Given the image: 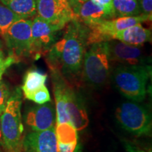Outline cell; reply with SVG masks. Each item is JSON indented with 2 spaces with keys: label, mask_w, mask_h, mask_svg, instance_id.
I'll return each instance as SVG.
<instances>
[{
  "label": "cell",
  "mask_w": 152,
  "mask_h": 152,
  "mask_svg": "<svg viewBox=\"0 0 152 152\" xmlns=\"http://www.w3.org/2000/svg\"><path fill=\"white\" fill-rule=\"evenodd\" d=\"M65 28L62 37L45 56L50 71H56L65 78L73 79L81 73L84 55L89 46L90 30L78 20H71Z\"/></svg>",
  "instance_id": "obj_1"
},
{
  "label": "cell",
  "mask_w": 152,
  "mask_h": 152,
  "mask_svg": "<svg viewBox=\"0 0 152 152\" xmlns=\"http://www.w3.org/2000/svg\"><path fill=\"white\" fill-rule=\"evenodd\" d=\"M151 75V66H117L113 70V80L117 90L128 99L142 102L147 95V85Z\"/></svg>",
  "instance_id": "obj_2"
},
{
  "label": "cell",
  "mask_w": 152,
  "mask_h": 152,
  "mask_svg": "<svg viewBox=\"0 0 152 152\" xmlns=\"http://www.w3.org/2000/svg\"><path fill=\"white\" fill-rule=\"evenodd\" d=\"M108 42L89 45L85 53L80 75L87 85L99 88L109 81L111 73Z\"/></svg>",
  "instance_id": "obj_3"
},
{
  "label": "cell",
  "mask_w": 152,
  "mask_h": 152,
  "mask_svg": "<svg viewBox=\"0 0 152 152\" xmlns=\"http://www.w3.org/2000/svg\"><path fill=\"white\" fill-rule=\"evenodd\" d=\"M21 92L19 89L11 94L1 114V126L6 151L20 149L23 139L21 116Z\"/></svg>",
  "instance_id": "obj_4"
},
{
  "label": "cell",
  "mask_w": 152,
  "mask_h": 152,
  "mask_svg": "<svg viewBox=\"0 0 152 152\" xmlns=\"http://www.w3.org/2000/svg\"><path fill=\"white\" fill-rule=\"evenodd\" d=\"M115 116L121 128L132 135H151V112L138 102L131 101L120 104L115 109Z\"/></svg>",
  "instance_id": "obj_5"
},
{
  "label": "cell",
  "mask_w": 152,
  "mask_h": 152,
  "mask_svg": "<svg viewBox=\"0 0 152 152\" xmlns=\"http://www.w3.org/2000/svg\"><path fill=\"white\" fill-rule=\"evenodd\" d=\"M151 21V17L141 14L136 16L115 17L104 19L94 25L89 26L88 45L109 42L118 32L143 22Z\"/></svg>",
  "instance_id": "obj_6"
},
{
  "label": "cell",
  "mask_w": 152,
  "mask_h": 152,
  "mask_svg": "<svg viewBox=\"0 0 152 152\" xmlns=\"http://www.w3.org/2000/svg\"><path fill=\"white\" fill-rule=\"evenodd\" d=\"M32 20L21 18L15 21L3 38L10 49L11 56H31Z\"/></svg>",
  "instance_id": "obj_7"
},
{
  "label": "cell",
  "mask_w": 152,
  "mask_h": 152,
  "mask_svg": "<svg viewBox=\"0 0 152 152\" xmlns=\"http://www.w3.org/2000/svg\"><path fill=\"white\" fill-rule=\"evenodd\" d=\"M63 29L45 21L39 16L32 20L31 56L35 58L45 55L57 41L58 33Z\"/></svg>",
  "instance_id": "obj_8"
},
{
  "label": "cell",
  "mask_w": 152,
  "mask_h": 152,
  "mask_svg": "<svg viewBox=\"0 0 152 152\" xmlns=\"http://www.w3.org/2000/svg\"><path fill=\"white\" fill-rule=\"evenodd\" d=\"M112 62L125 66L149 65L151 58L147 56L141 47L128 45L115 39L108 42Z\"/></svg>",
  "instance_id": "obj_9"
},
{
  "label": "cell",
  "mask_w": 152,
  "mask_h": 152,
  "mask_svg": "<svg viewBox=\"0 0 152 152\" xmlns=\"http://www.w3.org/2000/svg\"><path fill=\"white\" fill-rule=\"evenodd\" d=\"M25 122L32 131L41 132L55 128L56 111L52 102L32 106L26 112Z\"/></svg>",
  "instance_id": "obj_10"
},
{
  "label": "cell",
  "mask_w": 152,
  "mask_h": 152,
  "mask_svg": "<svg viewBox=\"0 0 152 152\" xmlns=\"http://www.w3.org/2000/svg\"><path fill=\"white\" fill-rule=\"evenodd\" d=\"M66 109L71 123L77 132L86 129L89 124L87 108L82 96L71 86L67 81L65 87Z\"/></svg>",
  "instance_id": "obj_11"
},
{
  "label": "cell",
  "mask_w": 152,
  "mask_h": 152,
  "mask_svg": "<svg viewBox=\"0 0 152 152\" xmlns=\"http://www.w3.org/2000/svg\"><path fill=\"white\" fill-rule=\"evenodd\" d=\"M20 149L23 152H58L55 128L28 133L23 137Z\"/></svg>",
  "instance_id": "obj_12"
},
{
  "label": "cell",
  "mask_w": 152,
  "mask_h": 152,
  "mask_svg": "<svg viewBox=\"0 0 152 152\" xmlns=\"http://www.w3.org/2000/svg\"><path fill=\"white\" fill-rule=\"evenodd\" d=\"M37 13L45 21L64 28L73 19L56 0H37Z\"/></svg>",
  "instance_id": "obj_13"
},
{
  "label": "cell",
  "mask_w": 152,
  "mask_h": 152,
  "mask_svg": "<svg viewBox=\"0 0 152 152\" xmlns=\"http://www.w3.org/2000/svg\"><path fill=\"white\" fill-rule=\"evenodd\" d=\"M151 30L143 27L142 23H138L118 32L112 39L133 46L142 47L145 43L151 42Z\"/></svg>",
  "instance_id": "obj_14"
},
{
  "label": "cell",
  "mask_w": 152,
  "mask_h": 152,
  "mask_svg": "<svg viewBox=\"0 0 152 152\" xmlns=\"http://www.w3.org/2000/svg\"><path fill=\"white\" fill-rule=\"evenodd\" d=\"M75 14L77 15L78 20L87 27L104 19L110 18L103 9L91 0H86L80 4L75 9Z\"/></svg>",
  "instance_id": "obj_15"
},
{
  "label": "cell",
  "mask_w": 152,
  "mask_h": 152,
  "mask_svg": "<svg viewBox=\"0 0 152 152\" xmlns=\"http://www.w3.org/2000/svg\"><path fill=\"white\" fill-rule=\"evenodd\" d=\"M47 74L40 70L34 68L26 72L23 78L22 91L26 99L30 97L34 92L46 85Z\"/></svg>",
  "instance_id": "obj_16"
},
{
  "label": "cell",
  "mask_w": 152,
  "mask_h": 152,
  "mask_svg": "<svg viewBox=\"0 0 152 152\" xmlns=\"http://www.w3.org/2000/svg\"><path fill=\"white\" fill-rule=\"evenodd\" d=\"M0 1L21 18H29L37 14V0H1Z\"/></svg>",
  "instance_id": "obj_17"
},
{
  "label": "cell",
  "mask_w": 152,
  "mask_h": 152,
  "mask_svg": "<svg viewBox=\"0 0 152 152\" xmlns=\"http://www.w3.org/2000/svg\"><path fill=\"white\" fill-rule=\"evenodd\" d=\"M115 17L136 16L142 14L139 0H113Z\"/></svg>",
  "instance_id": "obj_18"
},
{
  "label": "cell",
  "mask_w": 152,
  "mask_h": 152,
  "mask_svg": "<svg viewBox=\"0 0 152 152\" xmlns=\"http://www.w3.org/2000/svg\"><path fill=\"white\" fill-rule=\"evenodd\" d=\"M21 17L0 1V35L3 38L9 27Z\"/></svg>",
  "instance_id": "obj_19"
},
{
  "label": "cell",
  "mask_w": 152,
  "mask_h": 152,
  "mask_svg": "<svg viewBox=\"0 0 152 152\" xmlns=\"http://www.w3.org/2000/svg\"><path fill=\"white\" fill-rule=\"evenodd\" d=\"M28 100L32 101L37 104H43L47 102H50L51 96L49 90L46 85L41 87L40 89L36 91L33 94L30 95Z\"/></svg>",
  "instance_id": "obj_20"
},
{
  "label": "cell",
  "mask_w": 152,
  "mask_h": 152,
  "mask_svg": "<svg viewBox=\"0 0 152 152\" xmlns=\"http://www.w3.org/2000/svg\"><path fill=\"white\" fill-rule=\"evenodd\" d=\"M10 90L4 82L0 80V114L4 111L10 97Z\"/></svg>",
  "instance_id": "obj_21"
},
{
  "label": "cell",
  "mask_w": 152,
  "mask_h": 152,
  "mask_svg": "<svg viewBox=\"0 0 152 152\" xmlns=\"http://www.w3.org/2000/svg\"><path fill=\"white\" fill-rule=\"evenodd\" d=\"M91 1L103 9L108 16L110 17V18H115L113 0H91Z\"/></svg>",
  "instance_id": "obj_22"
},
{
  "label": "cell",
  "mask_w": 152,
  "mask_h": 152,
  "mask_svg": "<svg viewBox=\"0 0 152 152\" xmlns=\"http://www.w3.org/2000/svg\"><path fill=\"white\" fill-rule=\"evenodd\" d=\"M17 61L16 58L10 55L7 58H5L2 51L0 49V68H8L9 66Z\"/></svg>",
  "instance_id": "obj_23"
},
{
  "label": "cell",
  "mask_w": 152,
  "mask_h": 152,
  "mask_svg": "<svg viewBox=\"0 0 152 152\" xmlns=\"http://www.w3.org/2000/svg\"><path fill=\"white\" fill-rule=\"evenodd\" d=\"M142 14L152 17V0H139Z\"/></svg>",
  "instance_id": "obj_24"
},
{
  "label": "cell",
  "mask_w": 152,
  "mask_h": 152,
  "mask_svg": "<svg viewBox=\"0 0 152 152\" xmlns=\"http://www.w3.org/2000/svg\"><path fill=\"white\" fill-rule=\"evenodd\" d=\"M58 3L60 4L61 6L65 9V11L67 12V14L71 17L73 20H78L76 14L74 13L73 9L71 8V4H70L69 0H56Z\"/></svg>",
  "instance_id": "obj_25"
},
{
  "label": "cell",
  "mask_w": 152,
  "mask_h": 152,
  "mask_svg": "<svg viewBox=\"0 0 152 152\" xmlns=\"http://www.w3.org/2000/svg\"><path fill=\"white\" fill-rule=\"evenodd\" d=\"M123 144L125 152H149L129 141H125Z\"/></svg>",
  "instance_id": "obj_26"
},
{
  "label": "cell",
  "mask_w": 152,
  "mask_h": 152,
  "mask_svg": "<svg viewBox=\"0 0 152 152\" xmlns=\"http://www.w3.org/2000/svg\"><path fill=\"white\" fill-rule=\"evenodd\" d=\"M85 1H86V0H69L70 4H71V8L73 9L74 13H75V9H77V7H78L80 4L84 2ZM76 16H77V15H76Z\"/></svg>",
  "instance_id": "obj_27"
},
{
  "label": "cell",
  "mask_w": 152,
  "mask_h": 152,
  "mask_svg": "<svg viewBox=\"0 0 152 152\" xmlns=\"http://www.w3.org/2000/svg\"><path fill=\"white\" fill-rule=\"evenodd\" d=\"M0 148L3 149L4 150L5 149L4 147V140H3V135H2V132H1V114H0Z\"/></svg>",
  "instance_id": "obj_28"
},
{
  "label": "cell",
  "mask_w": 152,
  "mask_h": 152,
  "mask_svg": "<svg viewBox=\"0 0 152 152\" xmlns=\"http://www.w3.org/2000/svg\"><path fill=\"white\" fill-rule=\"evenodd\" d=\"M6 70H7V68H0V80H1V77H2L3 74L4 73Z\"/></svg>",
  "instance_id": "obj_29"
},
{
  "label": "cell",
  "mask_w": 152,
  "mask_h": 152,
  "mask_svg": "<svg viewBox=\"0 0 152 152\" xmlns=\"http://www.w3.org/2000/svg\"><path fill=\"white\" fill-rule=\"evenodd\" d=\"M9 152H23L21 150V149H16V150H13V151H9Z\"/></svg>",
  "instance_id": "obj_30"
},
{
  "label": "cell",
  "mask_w": 152,
  "mask_h": 152,
  "mask_svg": "<svg viewBox=\"0 0 152 152\" xmlns=\"http://www.w3.org/2000/svg\"><path fill=\"white\" fill-rule=\"evenodd\" d=\"M3 47V44H2V42H1V40H0V49L2 48Z\"/></svg>",
  "instance_id": "obj_31"
},
{
  "label": "cell",
  "mask_w": 152,
  "mask_h": 152,
  "mask_svg": "<svg viewBox=\"0 0 152 152\" xmlns=\"http://www.w3.org/2000/svg\"><path fill=\"white\" fill-rule=\"evenodd\" d=\"M0 1H1V0H0Z\"/></svg>",
  "instance_id": "obj_32"
}]
</instances>
